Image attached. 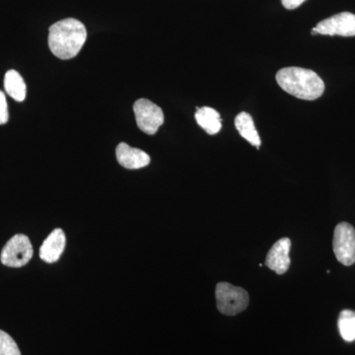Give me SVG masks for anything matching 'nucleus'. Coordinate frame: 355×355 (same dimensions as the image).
<instances>
[{"instance_id": "ddd939ff", "label": "nucleus", "mask_w": 355, "mask_h": 355, "mask_svg": "<svg viewBox=\"0 0 355 355\" xmlns=\"http://www.w3.org/2000/svg\"><path fill=\"white\" fill-rule=\"evenodd\" d=\"M4 88L7 94L17 102H23L27 93V87L23 77L16 70H8L4 76Z\"/></svg>"}, {"instance_id": "423d86ee", "label": "nucleus", "mask_w": 355, "mask_h": 355, "mask_svg": "<svg viewBox=\"0 0 355 355\" xmlns=\"http://www.w3.org/2000/svg\"><path fill=\"white\" fill-rule=\"evenodd\" d=\"M137 127L146 135H153L164 123L162 109L147 99H139L133 105Z\"/></svg>"}, {"instance_id": "9d476101", "label": "nucleus", "mask_w": 355, "mask_h": 355, "mask_svg": "<svg viewBox=\"0 0 355 355\" xmlns=\"http://www.w3.org/2000/svg\"><path fill=\"white\" fill-rule=\"evenodd\" d=\"M67 238L62 229L57 228L44 240L40 249V258L49 263L60 260L64 253Z\"/></svg>"}, {"instance_id": "2eb2a0df", "label": "nucleus", "mask_w": 355, "mask_h": 355, "mask_svg": "<svg viewBox=\"0 0 355 355\" xmlns=\"http://www.w3.org/2000/svg\"><path fill=\"white\" fill-rule=\"evenodd\" d=\"M0 355H21L15 340L6 331L0 330Z\"/></svg>"}, {"instance_id": "1a4fd4ad", "label": "nucleus", "mask_w": 355, "mask_h": 355, "mask_svg": "<svg viewBox=\"0 0 355 355\" xmlns=\"http://www.w3.org/2000/svg\"><path fill=\"white\" fill-rule=\"evenodd\" d=\"M116 160L127 169H140L150 163V156L144 150L133 148L125 142H121L116 148Z\"/></svg>"}, {"instance_id": "20e7f679", "label": "nucleus", "mask_w": 355, "mask_h": 355, "mask_svg": "<svg viewBox=\"0 0 355 355\" xmlns=\"http://www.w3.org/2000/svg\"><path fill=\"white\" fill-rule=\"evenodd\" d=\"M334 253L336 260L343 266L355 263V229L352 224L342 222L338 224L334 232Z\"/></svg>"}, {"instance_id": "f8f14e48", "label": "nucleus", "mask_w": 355, "mask_h": 355, "mask_svg": "<svg viewBox=\"0 0 355 355\" xmlns=\"http://www.w3.org/2000/svg\"><path fill=\"white\" fill-rule=\"evenodd\" d=\"M195 118L198 125L209 135H216L220 132L222 120L220 114L216 110L209 108V107L198 108Z\"/></svg>"}, {"instance_id": "6e6552de", "label": "nucleus", "mask_w": 355, "mask_h": 355, "mask_svg": "<svg viewBox=\"0 0 355 355\" xmlns=\"http://www.w3.org/2000/svg\"><path fill=\"white\" fill-rule=\"evenodd\" d=\"M291 241L288 238H282L273 244L266 258V266L277 275H284L291 266Z\"/></svg>"}, {"instance_id": "f257e3e1", "label": "nucleus", "mask_w": 355, "mask_h": 355, "mask_svg": "<svg viewBox=\"0 0 355 355\" xmlns=\"http://www.w3.org/2000/svg\"><path fill=\"white\" fill-rule=\"evenodd\" d=\"M49 31L50 50L60 60L76 58L87 39L85 26L73 18L58 21Z\"/></svg>"}, {"instance_id": "39448f33", "label": "nucleus", "mask_w": 355, "mask_h": 355, "mask_svg": "<svg viewBox=\"0 0 355 355\" xmlns=\"http://www.w3.org/2000/svg\"><path fill=\"white\" fill-rule=\"evenodd\" d=\"M33 257V247L26 235L13 236L1 251L0 260L4 266L21 268L29 263Z\"/></svg>"}, {"instance_id": "4468645a", "label": "nucleus", "mask_w": 355, "mask_h": 355, "mask_svg": "<svg viewBox=\"0 0 355 355\" xmlns=\"http://www.w3.org/2000/svg\"><path fill=\"white\" fill-rule=\"evenodd\" d=\"M338 330L345 342L355 340V312L352 310H343L340 312L338 321Z\"/></svg>"}, {"instance_id": "9b49d317", "label": "nucleus", "mask_w": 355, "mask_h": 355, "mask_svg": "<svg viewBox=\"0 0 355 355\" xmlns=\"http://www.w3.org/2000/svg\"><path fill=\"white\" fill-rule=\"evenodd\" d=\"M236 130L252 146L260 148L261 141L251 114L242 112L235 118Z\"/></svg>"}, {"instance_id": "7ed1b4c3", "label": "nucleus", "mask_w": 355, "mask_h": 355, "mask_svg": "<svg viewBox=\"0 0 355 355\" xmlns=\"http://www.w3.org/2000/svg\"><path fill=\"white\" fill-rule=\"evenodd\" d=\"M217 309L226 316H235L246 310L249 305V294L241 287L228 282H219L216 286Z\"/></svg>"}, {"instance_id": "0eeeda50", "label": "nucleus", "mask_w": 355, "mask_h": 355, "mask_svg": "<svg viewBox=\"0 0 355 355\" xmlns=\"http://www.w3.org/2000/svg\"><path fill=\"white\" fill-rule=\"evenodd\" d=\"M315 30L318 34L326 36H355V15L350 12L336 14L318 23Z\"/></svg>"}, {"instance_id": "dca6fc26", "label": "nucleus", "mask_w": 355, "mask_h": 355, "mask_svg": "<svg viewBox=\"0 0 355 355\" xmlns=\"http://www.w3.org/2000/svg\"><path fill=\"white\" fill-rule=\"evenodd\" d=\"M8 119V106H7L6 94L0 90V125H6Z\"/></svg>"}, {"instance_id": "f3484780", "label": "nucleus", "mask_w": 355, "mask_h": 355, "mask_svg": "<svg viewBox=\"0 0 355 355\" xmlns=\"http://www.w3.org/2000/svg\"><path fill=\"white\" fill-rule=\"evenodd\" d=\"M306 0H282V6L284 8L288 10H293V9L298 8L299 6H302Z\"/></svg>"}, {"instance_id": "f03ea898", "label": "nucleus", "mask_w": 355, "mask_h": 355, "mask_svg": "<svg viewBox=\"0 0 355 355\" xmlns=\"http://www.w3.org/2000/svg\"><path fill=\"white\" fill-rule=\"evenodd\" d=\"M275 78L282 90L298 99L314 101L324 92L323 79L311 69L286 67L277 72Z\"/></svg>"}, {"instance_id": "a211bd4d", "label": "nucleus", "mask_w": 355, "mask_h": 355, "mask_svg": "<svg viewBox=\"0 0 355 355\" xmlns=\"http://www.w3.org/2000/svg\"><path fill=\"white\" fill-rule=\"evenodd\" d=\"M311 34L318 35V33L316 32V30H315V28H313L312 31H311Z\"/></svg>"}]
</instances>
